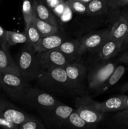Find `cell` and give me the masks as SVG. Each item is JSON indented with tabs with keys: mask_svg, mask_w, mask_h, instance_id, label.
I'll return each mask as SVG.
<instances>
[{
	"mask_svg": "<svg viewBox=\"0 0 128 129\" xmlns=\"http://www.w3.org/2000/svg\"><path fill=\"white\" fill-rule=\"evenodd\" d=\"M38 86L60 95H84L85 91L71 83L63 67H52L42 70L37 79Z\"/></svg>",
	"mask_w": 128,
	"mask_h": 129,
	"instance_id": "obj_1",
	"label": "cell"
},
{
	"mask_svg": "<svg viewBox=\"0 0 128 129\" xmlns=\"http://www.w3.org/2000/svg\"><path fill=\"white\" fill-rule=\"evenodd\" d=\"M17 66L20 76L28 82L36 80L42 72L36 58V52L28 44H25L20 51Z\"/></svg>",
	"mask_w": 128,
	"mask_h": 129,
	"instance_id": "obj_2",
	"label": "cell"
},
{
	"mask_svg": "<svg viewBox=\"0 0 128 129\" xmlns=\"http://www.w3.org/2000/svg\"><path fill=\"white\" fill-rule=\"evenodd\" d=\"M0 86L7 95L16 102H20L31 87L21 76L3 72H0Z\"/></svg>",
	"mask_w": 128,
	"mask_h": 129,
	"instance_id": "obj_3",
	"label": "cell"
},
{
	"mask_svg": "<svg viewBox=\"0 0 128 129\" xmlns=\"http://www.w3.org/2000/svg\"><path fill=\"white\" fill-rule=\"evenodd\" d=\"M58 102L45 90L32 87L26 91L20 101L27 107L38 110L40 114L55 106Z\"/></svg>",
	"mask_w": 128,
	"mask_h": 129,
	"instance_id": "obj_4",
	"label": "cell"
},
{
	"mask_svg": "<svg viewBox=\"0 0 128 129\" xmlns=\"http://www.w3.org/2000/svg\"><path fill=\"white\" fill-rule=\"evenodd\" d=\"M96 102L87 95L80 96L75 100V110L80 117L89 124H95L103 120L105 113L95 107Z\"/></svg>",
	"mask_w": 128,
	"mask_h": 129,
	"instance_id": "obj_5",
	"label": "cell"
},
{
	"mask_svg": "<svg viewBox=\"0 0 128 129\" xmlns=\"http://www.w3.org/2000/svg\"><path fill=\"white\" fill-rule=\"evenodd\" d=\"M103 62L93 67L87 73L88 86L90 89L97 91L112 73L116 62L109 60H102Z\"/></svg>",
	"mask_w": 128,
	"mask_h": 129,
	"instance_id": "obj_6",
	"label": "cell"
},
{
	"mask_svg": "<svg viewBox=\"0 0 128 129\" xmlns=\"http://www.w3.org/2000/svg\"><path fill=\"white\" fill-rule=\"evenodd\" d=\"M36 58L42 70L52 67H63L74 61L56 49L36 52Z\"/></svg>",
	"mask_w": 128,
	"mask_h": 129,
	"instance_id": "obj_7",
	"label": "cell"
},
{
	"mask_svg": "<svg viewBox=\"0 0 128 129\" xmlns=\"http://www.w3.org/2000/svg\"><path fill=\"white\" fill-rule=\"evenodd\" d=\"M110 29L93 31L85 35L80 40V55L86 51L91 53L98 52L105 42L109 39Z\"/></svg>",
	"mask_w": 128,
	"mask_h": 129,
	"instance_id": "obj_8",
	"label": "cell"
},
{
	"mask_svg": "<svg viewBox=\"0 0 128 129\" xmlns=\"http://www.w3.org/2000/svg\"><path fill=\"white\" fill-rule=\"evenodd\" d=\"M0 116L18 126L27 120L34 118L8 101L0 98Z\"/></svg>",
	"mask_w": 128,
	"mask_h": 129,
	"instance_id": "obj_9",
	"label": "cell"
},
{
	"mask_svg": "<svg viewBox=\"0 0 128 129\" xmlns=\"http://www.w3.org/2000/svg\"><path fill=\"white\" fill-rule=\"evenodd\" d=\"M74 110L72 107L58 102L55 106L41 113V115L50 123L60 127L66 124L68 118Z\"/></svg>",
	"mask_w": 128,
	"mask_h": 129,
	"instance_id": "obj_10",
	"label": "cell"
},
{
	"mask_svg": "<svg viewBox=\"0 0 128 129\" xmlns=\"http://www.w3.org/2000/svg\"><path fill=\"white\" fill-rule=\"evenodd\" d=\"M69 80L75 86L82 90L84 89V83L87 78L88 69L84 64L72 61L64 67Z\"/></svg>",
	"mask_w": 128,
	"mask_h": 129,
	"instance_id": "obj_11",
	"label": "cell"
},
{
	"mask_svg": "<svg viewBox=\"0 0 128 129\" xmlns=\"http://www.w3.org/2000/svg\"><path fill=\"white\" fill-rule=\"evenodd\" d=\"M128 28V8L120 10V15L110 29L109 38L124 42Z\"/></svg>",
	"mask_w": 128,
	"mask_h": 129,
	"instance_id": "obj_12",
	"label": "cell"
},
{
	"mask_svg": "<svg viewBox=\"0 0 128 129\" xmlns=\"http://www.w3.org/2000/svg\"><path fill=\"white\" fill-rule=\"evenodd\" d=\"M127 97L125 94H120L111 97L103 102H96L95 107L103 113L124 110Z\"/></svg>",
	"mask_w": 128,
	"mask_h": 129,
	"instance_id": "obj_13",
	"label": "cell"
},
{
	"mask_svg": "<svg viewBox=\"0 0 128 129\" xmlns=\"http://www.w3.org/2000/svg\"><path fill=\"white\" fill-rule=\"evenodd\" d=\"M35 16L42 21L58 26V21L52 11L48 7L44 1L41 0H33Z\"/></svg>",
	"mask_w": 128,
	"mask_h": 129,
	"instance_id": "obj_14",
	"label": "cell"
},
{
	"mask_svg": "<svg viewBox=\"0 0 128 129\" xmlns=\"http://www.w3.org/2000/svg\"><path fill=\"white\" fill-rule=\"evenodd\" d=\"M122 41L108 39L98 51V55L102 60H110L122 50Z\"/></svg>",
	"mask_w": 128,
	"mask_h": 129,
	"instance_id": "obj_15",
	"label": "cell"
},
{
	"mask_svg": "<svg viewBox=\"0 0 128 129\" xmlns=\"http://www.w3.org/2000/svg\"><path fill=\"white\" fill-rule=\"evenodd\" d=\"M66 39L62 35L59 34V33L53 35L42 37L34 49L36 52L56 49Z\"/></svg>",
	"mask_w": 128,
	"mask_h": 129,
	"instance_id": "obj_16",
	"label": "cell"
},
{
	"mask_svg": "<svg viewBox=\"0 0 128 129\" xmlns=\"http://www.w3.org/2000/svg\"><path fill=\"white\" fill-rule=\"evenodd\" d=\"M8 49L6 47L0 46V72L13 73L20 76L17 64L11 57Z\"/></svg>",
	"mask_w": 128,
	"mask_h": 129,
	"instance_id": "obj_17",
	"label": "cell"
},
{
	"mask_svg": "<svg viewBox=\"0 0 128 129\" xmlns=\"http://www.w3.org/2000/svg\"><path fill=\"white\" fill-rule=\"evenodd\" d=\"M56 49L75 60L81 55L80 53V39L65 40Z\"/></svg>",
	"mask_w": 128,
	"mask_h": 129,
	"instance_id": "obj_18",
	"label": "cell"
},
{
	"mask_svg": "<svg viewBox=\"0 0 128 129\" xmlns=\"http://www.w3.org/2000/svg\"><path fill=\"white\" fill-rule=\"evenodd\" d=\"M125 68L124 66H117L114 71L112 72V73L110 74L109 78L107 79V80L103 84V85L97 91H96L97 94H101V93L106 91L110 87L113 86L114 84H116L121 79V78L125 73Z\"/></svg>",
	"mask_w": 128,
	"mask_h": 129,
	"instance_id": "obj_19",
	"label": "cell"
},
{
	"mask_svg": "<svg viewBox=\"0 0 128 129\" xmlns=\"http://www.w3.org/2000/svg\"><path fill=\"white\" fill-rule=\"evenodd\" d=\"M105 14L109 15V11L104 0H92L87 4V15L91 16H98Z\"/></svg>",
	"mask_w": 128,
	"mask_h": 129,
	"instance_id": "obj_20",
	"label": "cell"
},
{
	"mask_svg": "<svg viewBox=\"0 0 128 129\" xmlns=\"http://www.w3.org/2000/svg\"><path fill=\"white\" fill-rule=\"evenodd\" d=\"M32 20L36 28L41 34V37L48 36V35H53L59 33V26L42 21L35 16L33 18Z\"/></svg>",
	"mask_w": 128,
	"mask_h": 129,
	"instance_id": "obj_21",
	"label": "cell"
},
{
	"mask_svg": "<svg viewBox=\"0 0 128 129\" xmlns=\"http://www.w3.org/2000/svg\"><path fill=\"white\" fill-rule=\"evenodd\" d=\"M25 33L27 37V44L33 48L37 45L42 37L33 20L25 25Z\"/></svg>",
	"mask_w": 128,
	"mask_h": 129,
	"instance_id": "obj_22",
	"label": "cell"
},
{
	"mask_svg": "<svg viewBox=\"0 0 128 129\" xmlns=\"http://www.w3.org/2000/svg\"><path fill=\"white\" fill-rule=\"evenodd\" d=\"M27 44V37L25 33L6 30V45L8 48L17 44Z\"/></svg>",
	"mask_w": 128,
	"mask_h": 129,
	"instance_id": "obj_23",
	"label": "cell"
},
{
	"mask_svg": "<svg viewBox=\"0 0 128 129\" xmlns=\"http://www.w3.org/2000/svg\"><path fill=\"white\" fill-rule=\"evenodd\" d=\"M66 124L77 129H85L89 125H90L84 120L79 116L75 110H74L69 116L67 120Z\"/></svg>",
	"mask_w": 128,
	"mask_h": 129,
	"instance_id": "obj_24",
	"label": "cell"
},
{
	"mask_svg": "<svg viewBox=\"0 0 128 129\" xmlns=\"http://www.w3.org/2000/svg\"><path fill=\"white\" fill-rule=\"evenodd\" d=\"M22 13L25 25L32 21L35 16L32 0H23Z\"/></svg>",
	"mask_w": 128,
	"mask_h": 129,
	"instance_id": "obj_25",
	"label": "cell"
},
{
	"mask_svg": "<svg viewBox=\"0 0 128 129\" xmlns=\"http://www.w3.org/2000/svg\"><path fill=\"white\" fill-rule=\"evenodd\" d=\"M66 3L73 12L79 15H87V5L86 4L76 0H67Z\"/></svg>",
	"mask_w": 128,
	"mask_h": 129,
	"instance_id": "obj_26",
	"label": "cell"
},
{
	"mask_svg": "<svg viewBox=\"0 0 128 129\" xmlns=\"http://www.w3.org/2000/svg\"><path fill=\"white\" fill-rule=\"evenodd\" d=\"M107 6L109 11V16L112 18L114 21L119 17L120 13V8L118 6L119 0H104Z\"/></svg>",
	"mask_w": 128,
	"mask_h": 129,
	"instance_id": "obj_27",
	"label": "cell"
},
{
	"mask_svg": "<svg viewBox=\"0 0 128 129\" xmlns=\"http://www.w3.org/2000/svg\"><path fill=\"white\" fill-rule=\"evenodd\" d=\"M18 129H45L44 125L35 117L27 120L18 126Z\"/></svg>",
	"mask_w": 128,
	"mask_h": 129,
	"instance_id": "obj_28",
	"label": "cell"
},
{
	"mask_svg": "<svg viewBox=\"0 0 128 129\" xmlns=\"http://www.w3.org/2000/svg\"><path fill=\"white\" fill-rule=\"evenodd\" d=\"M114 118L118 124L128 129V110L118 112L114 116Z\"/></svg>",
	"mask_w": 128,
	"mask_h": 129,
	"instance_id": "obj_29",
	"label": "cell"
},
{
	"mask_svg": "<svg viewBox=\"0 0 128 129\" xmlns=\"http://www.w3.org/2000/svg\"><path fill=\"white\" fill-rule=\"evenodd\" d=\"M0 127L3 129H16L18 126L0 116Z\"/></svg>",
	"mask_w": 128,
	"mask_h": 129,
	"instance_id": "obj_30",
	"label": "cell"
},
{
	"mask_svg": "<svg viewBox=\"0 0 128 129\" xmlns=\"http://www.w3.org/2000/svg\"><path fill=\"white\" fill-rule=\"evenodd\" d=\"M67 6L68 5L67 4L66 1H64L63 3H62L61 4L59 5L58 6H56V8H55L52 10V11L54 13V14H55V15H57L58 16H61L62 14L64 13L65 10L67 8Z\"/></svg>",
	"mask_w": 128,
	"mask_h": 129,
	"instance_id": "obj_31",
	"label": "cell"
},
{
	"mask_svg": "<svg viewBox=\"0 0 128 129\" xmlns=\"http://www.w3.org/2000/svg\"><path fill=\"white\" fill-rule=\"evenodd\" d=\"M64 0H45V3L48 7L52 11L55 8L64 2Z\"/></svg>",
	"mask_w": 128,
	"mask_h": 129,
	"instance_id": "obj_32",
	"label": "cell"
},
{
	"mask_svg": "<svg viewBox=\"0 0 128 129\" xmlns=\"http://www.w3.org/2000/svg\"><path fill=\"white\" fill-rule=\"evenodd\" d=\"M6 30L0 25V46L6 47Z\"/></svg>",
	"mask_w": 128,
	"mask_h": 129,
	"instance_id": "obj_33",
	"label": "cell"
},
{
	"mask_svg": "<svg viewBox=\"0 0 128 129\" xmlns=\"http://www.w3.org/2000/svg\"><path fill=\"white\" fill-rule=\"evenodd\" d=\"M118 61L120 62L124 63V64H128V48L126 49L125 52L119 57L118 59Z\"/></svg>",
	"mask_w": 128,
	"mask_h": 129,
	"instance_id": "obj_34",
	"label": "cell"
},
{
	"mask_svg": "<svg viewBox=\"0 0 128 129\" xmlns=\"http://www.w3.org/2000/svg\"><path fill=\"white\" fill-rule=\"evenodd\" d=\"M127 48H128V28H127V30L126 35H125V39H124V42H123L122 50H124V49H127Z\"/></svg>",
	"mask_w": 128,
	"mask_h": 129,
	"instance_id": "obj_35",
	"label": "cell"
},
{
	"mask_svg": "<svg viewBox=\"0 0 128 129\" xmlns=\"http://www.w3.org/2000/svg\"><path fill=\"white\" fill-rule=\"evenodd\" d=\"M119 90L122 93H124V92L128 91V81L124 83V84L120 86L119 88Z\"/></svg>",
	"mask_w": 128,
	"mask_h": 129,
	"instance_id": "obj_36",
	"label": "cell"
},
{
	"mask_svg": "<svg viewBox=\"0 0 128 129\" xmlns=\"http://www.w3.org/2000/svg\"><path fill=\"white\" fill-rule=\"evenodd\" d=\"M118 6L119 8H122L128 6V0H119Z\"/></svg>",
	"mask_w": 128,
	"mask_h": 129,
	"instance_id": "obj_37",
	"label": "cell"
},
{
	"mask_svg": "<svg viewBox=\"0 0 128 129\" xmlns=\"http://www.w3.org/2000/svg\"><path fill=\"white\" fill-rule=\"evenodd\" d=\"M76 1H80V2H82L83 3H85L86 4V5H87V4H89L92 0H76Z\"/></svg>",
	"mask_w": 128,
	"mask_h": 129,
	"instance_id": "obj_38",
	"label": "cell"
},
{
	"mask_svg": "<svg viewBox=\"0 0 128 129\" xmlns=\"http://www.w3.org/2000/svg\"><path fill=\"white\" fill-rule=\"evenodd\" d=\"M125 110H128V96L127 97L126 100H125Z\"/></svg>",
	"mask_w": 128,
	"mask_h": 129,
	"instance_id": "obj_39",
	"label": "cell"
},
{
	"mask_svg": "<svg viewBox=\"0 0 128 129\" xmlns=\"http://www.w3.org/2000/svg\"><path fill=\"white\" fill-rule=\"evenodd\" d=\"M41 1H44V2H45V0H41Z\"/></svg>",
	"mask_w": 128,
	"mask_h": 129,
	"instance_id": "obj_40",
	"label": "cell"
},
{
	"mask_svg": "<svg viewBox=\"0 0 128 129\" xmlns=\"http://www.w3.org/2000/svg\"><path fill=\"white\" fill-rule=\"evenodd\" d=\"M1 86H0V89H1Z\"/></svg>",
	"mask_w": 128,
	"mask_h": 129,
	"instance_id": "obj_41",
	"label": "cell"
},
{
	"mask_svg": "<svg viewBox=\"0 0 128 129\" xmlns=\"http://www.w3.org/2000/svg\"><path fill=\"white\" fill-rule=\"evenodd\" d=\"M16 129H18V128H16Z\"/></svg>",
	"mask_w": 128,
	"mask_h": 129,
	"instance_id": "obj_42",
	"label": "cell"
},
{
	"mask_svg": "<svg viewBox=\"0 0 128 129\" xmlns=\"http://www.w3.org/2000/svg\"><path fill=\"white\" fill-rule=\"evenodd\" d=\"M0 1H1V0H0Z\"/></svg>",
	"mask_w": 128,
	"mask_h": 129,
	"instance_id": "obj_43",
	"label": "cell"
}]
</instances>
